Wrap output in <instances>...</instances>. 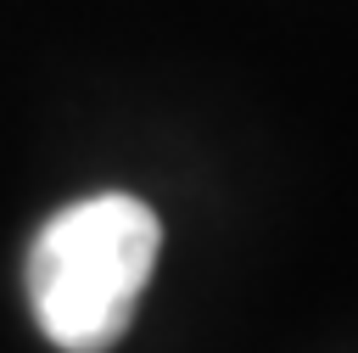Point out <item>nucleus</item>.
Listing matches in <instances>:
<instances>
[{
    "mask_svg": "<svg viewBox=\"0 0 358 353\" xmlns=\"http://www.w3.org/2000/svg\"><path fill=\"white\" fill-rule=\"evenodd\" d=\"M162 252L157 213L129 191L84 196L50 213L28 247V303L62 353H106L151 286Z\"/></svg>",
    "mask_w": 358,
    "mask_h": 353,
    "instance_id": "nucleus-1",
    "label": "nucleus"
}]
</instances>
